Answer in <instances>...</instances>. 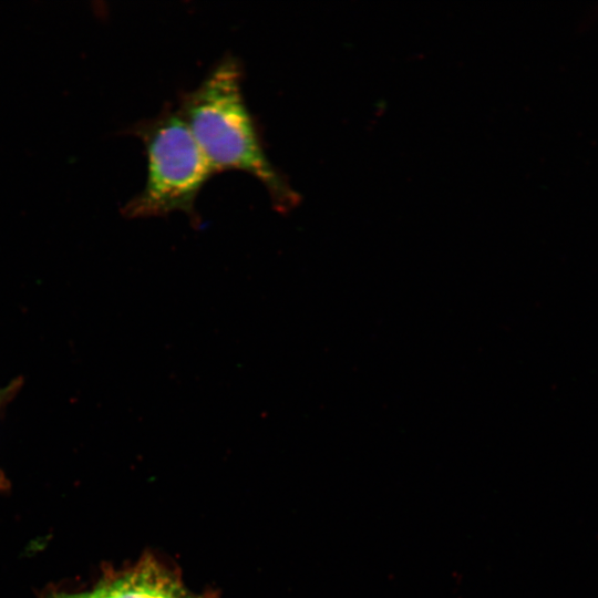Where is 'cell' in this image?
Masks as SVG:
<instances>
[{"label": "cell", "mask_w": 598, "mask_h": 598, "mask_svg": "<svg viewBox=\"0 0 598 598\" xmlns=\"http://www.w3.org/2000/svg\"><path fill=\"white\" fill-rule=\"evenodd\" d=\"M8 394V390H1L0 391V398Z\"/></svg>", "instance_id": "5"}, {"label": "cell", "mask_w": 598, "mask_h": 598, "mask_svg": "<svg viewBox=\"0 0 598 598\" xmlns=\"http://www.w3.org/2000/svg\"><path fill=\"white\" fill-rule=\"evenodd\" d=\"M138 137L146 153L144 188L122 208L130 218L164 216L175 212L200 223L196 199L215 174L177 107L165 106L151 118L126 130Z\"/></svg>", "instance_id": "2"}, {"label": "cell", "mask_w": 598, "mask_h": 598, "mask_svg": "<svg viewBox=\"0 0 598 598\" xmlns=\"http://www.w3.org/2000/svg\"><path fill=\"white\" fill-rule=\"evenodd\" d=\"M176 576L154 559H145L131 570L110 578L93 590L59 595V598H163Z\"/></svg>", "instance_id": "3"}, {"label": "cell", "mask_w": 598, "mask_h": 598, "mask_svg": "<svg viewBox=\"0 0 598 598\" xmlns=\"http://www.w3.org/2000/svg\"><path fill=\"white\" fill-rule=\"evenodd\" d=\"M56 598H59V597L56 596Z\"/></svg>", "instance_id": "7"}, {"label": "cell", "mask_w": 598, "mask_h": 598, "mask_svg": "<svg viewBox=\"0 0 598 598\" xmlns=\"http://www.w3.org/2000/svg\"><path fill=\"white\" fill-rule=\"evenodd\" d=\"M163 598H195V596L189 594L176 577L164 594Z\"/></svg>", "instance_id": "4"}, {"label": "cell", "mask_w": 598, "mask_h": 598, "mask_svg": "<svg viewBox=\"0 0 598 598\" xmlns=\"http://www.w3.org/2000/svg\"><path fill=\"white\" fill-rule=\"evenodd\" d=\"M241 80L239 61L226 55L195 89L179 96L177 110L215 173L236 169L251 175L277 210L289 212L300 196L267 156Z\"/></svg>", "instance_id": "1"}, {"label": "cell", "mask_w": 598, "mask_h": 598, "mask_svg": "<svg viewBox=\"0 0 598 598\" xmlns=\"http://www.w3.org/2000/svg\"><path fill=\"white\" fill-rule=\"evenodd\" d=\"M3 399H7V395L0 398V405H1L2 401H3Z\"/></svg>", "instance_id": "6"}]
</instances>
